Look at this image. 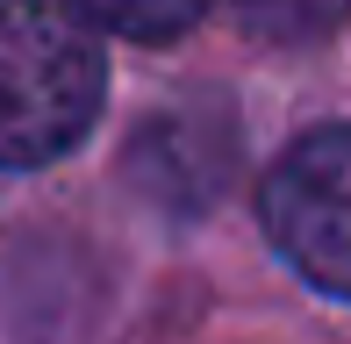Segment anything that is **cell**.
Instances as JSON below:
<instances>
[{
  "mask_svg": "<svg viewBox=\"0 0 351 344\" xmlns=\"http://www.w3.org/2000/svg\"><path fill=\"white\" fill-rule=\"evenodd\" d=\"M201 8H208V0H79L86 22L115 29V36H130V43H172V36H186V29L201 22Z\"/></svg>",
  "mask_w": 351,
  "mask_h": 344,
  "instance_id": "obj_4",
  "label": "cell"
},
{
  "mask_svg": "<svg viewBox=\"0 0 351 344\" xmlns=\"http://www.w3.org/2000/svg\"><path fill=\"white\" fill-rule=\"evenodd\" d=\"M108 101V51L72 0H0V165L36 172L79 151Z\"/></svg>",
  "mask_w": 351,
  "mask_h": 344,
  "instance_id": "obj_1",
  "label": "cell"
},
{
  "mask_svg": "<svg viewBox=\"0 0 351 344\" xmlns=\"http://www.w3.org/2000/svg\"><path fill=\"white\" fill-rule=\"evenodd\" d=\"M258 215L315 287L351 302V122L308 130L280 151V165L258 180Z\"/></svg>",
  "mask_w": 351,
  "mask_h": 344,
  "instance_id": "obj_2",
  "label": "cell"
},
{
  "mask_svg": "<svg viewBox=\"0 0 351 344\" xmlns=\"http://www.w3.org/2000/svg\"><path fill=\"white\" fill-rule=\"evenodd\" d=\"M230 14L265 43H315L351 22V0H230Z\"/></svg>",
  "mask_w": 351,
  "mask_h": 344,
  "instance_id": "obj_3",
  "label": "cell"
}]
</instances>
